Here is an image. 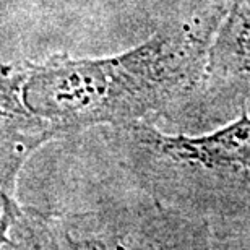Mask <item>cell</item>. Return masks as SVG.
<instances>
[{
    "instance_id": "obj_1",
    "label": "cell",
    "mask_w": 250,
    "mask_h": 250,
    "mask_svg": "<svg viewBox=\"0 0 250 250\" xmlns=\"http://www.w3.org/2000/svg\"><path fill=\"white\" fill-rule=\"evenodd\" d=\"M218 2L172 21L109 57L56 54L2 65L0 197L17 198L24 163L42 145L82 130L177 116L205 103L213 38L226 13Z\"/></svg>"
},
{
    "instance_id": "obj_2",
    "label": "cell",
    "mask_w": 250,
    "mask_h": 250,
    "mask_svg": "<svg viewBox=\"0 0 250 250\" xmlns=\"http://www.w3.org/2000/svg\"><path fill=\"white\" fill-rule=\"evenodd\" d=\"M133 174L151 197L198 214L250 213V111L200 135L166 133L149 121L116 128Z\"/></svg>"
},
{
    "instance_id": "obj_3",
    "label": "cell",
    "mask_w": 250,
    "mask_h": 250,
    "mask_svg": "<svg viewBox=\"0 0 250 250\" xmlns=\"http://www.w3.org/2000/svg\"><path fill=\"white\" fill-rule=\"evenodd\" d=\"M51 218L63 250H213L207 219L151 195Z\"/></svg>"
},
{
    "instance_id": "obj_4",
    "label": "cell",
    "mask_w": 250,
    "mask_h": 250,
    "mask_svg": "<svg viewBox=\"0 0 250 250\" xmlns=\"http://www.w3.org/2000/svg\"><path fill=\"white\" fill-rule=\"evenodd\" d=\"M205 101L250 111V0L228 2L209 49Z\"/></svg>"
},
{
    "instance_id": "obj_5",
    "label": "cell",
    "mask_w": 250,
    "mask_h": 250,
    "mask_svg": "<svg viewBox=\"0 0 250 250\" xmlns=\"http://www.w3.org/2000/svg\"><path fill=\"white\" fill-rule=\"evenodd\" d=\"M0 250H63L51 214L2 197Z\"/></svg>"
}]
</instances>
